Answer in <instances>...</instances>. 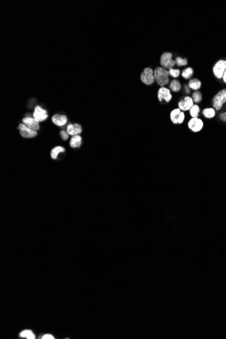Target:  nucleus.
<instances>
[{
	"mask_svg": "<svg viewBox=\"0 0 226 339\" xmlns=\"http://www.w3.org/2000/svg\"><path fill=\"white\" fill-rule=\"evenodd\" d=\"M158 98L160 102H162L163 99H165L166 102H169L172 99V95L171 94L170 89L161 87L158 89Z\"/></svg>",
	"mask_w": 226,
	"mask_h": 339,
	"instance_id": "nucleus-10",
	"label": "nucleus"
},
{
	"mask_svg": "<svg viewBox=\"0 0 226 339\" xmlns=\"http://www.w3.org/2000/svg\"><path fill=\"white\" fill-rule=\"evenodd\" d=\"M141 81L146 85L154 84L155 81L154 71L150 68H146L141 74Z\"/></svg>",
	"mask_w": 226,
	"mask_h": 339,
	"instance_id": "nucleus-4",
	"label": "nucleus"
},
{
	"mask_svg": "<svg viewBox=\"0 0 226 339\" xmlns=\"http://www.w3.org/2000/svg\"><path fill=\"white\" fill-rule=\"evenodd\" d=\"M64 151H65L64 148L62 147V146H56V147L52 150L51 157L53 159H56V158H57L60 153H61V152H64Z\"/></svg>",
	"mask_w": 226,
	"mask_h": 339,
	"instance_id": "nucleus-19",
	"label": "nucleus"
},
{
	"mask_svg": "<svg viewBox=\"0 0 226 339\" xmlns=\"http://www.w3.org/2000/svg\"><path fill=\"white\" fill-rule=\"evenodd\" d=\"M202 115H204V117L207 119H212L216 115L215 109L213 108H207L203 110L202 111Z\"/></svg>",
	"mask_w": 226,
	"mask_h": 339,
	"instance_id": "nucleus-16",
	"label": "nucleus"
},
{
	"mask_svg": "<svg viewBox=\"0 0 226 339\" xmlns=\"http://www.w3.org/2000/svg\"><path fill=\"white\" fill-rule=\"evenodd\" d=\"M60 135H61V137H62V139H64V140H66V139H67L68 138V133L66 131H61Z\"/></svg>",
	"mask_w": 226,
	"mask_h": 339,
	"instance_id": "nucleus-27",
	"label": "nucleus"
},
{
	"mask_svg": "<svg viewBox=\"0 0 226 339\" xmlns=\"http://www.w3.org/2000/svg\"><path fill=\"white\" fill-rule=\"evenodd\" d=\"M181 110L179 108H175L173 111H172L170 114V118L171 121L174 124H177V120L179 115L181 112Z\"/></svg>",
	"mask_w": 226,
	"mask_h": 339,
	"instance_id": "nucleus-18",
	"label": "nucleus"
},
{
	"mask_svg": "<svg viewBox=\"0 0 226 339\" xmlns=\"http://www.w3.org/2000/svg\"><path fill=\"white\" fill-rule=\"evenodd\" d=\"M219 118L221 120L224 122H226V112H222L221 114L219 115Z\"/></svg>",
	"mask_w": 226,
	"mask_h": 339,
	"instance_id": "nucleus-28",
	"label": "nucleus"
},
{
	"mask_svg": "<svg viewBox=\"0 0 226 339\" xmlns=\"http://www.w3.org/2000/svg\"><path fill=\"white\" fill-rule=\"evenodd\" d=\"M66 132L72 136L79 135L81 132V127L78 124H70L66 129Z\"/></svg>",
	"mask_w": 226,
	"mask_h": 339,
	"instance_id": "nucleus-12",
	"label": "nucleus"
},
{
	"mask_svg": "<svg viewBox=\"0 0 226 339\" xmlns=\"http://www.w3.org/2000/svg\"><path fill=\"white\" fill-rule=\"evenodd\" d=\"M192 98L196 103H200L202 101V94L199 91L194 92L192 95Z\"/></svg>",
	"mask_w": 226,
	"mask_h": 339,
	"instance_id": "nucleus-22",
	"label": "nucleus"
},
{
	"mask_svg": "<svg viewBox=\"0 0 226 339\" xmlns=\"http://www.w3.org/2000/svg\"><path fill=\"white\" fill-rule=\"evenodd\" d=\"M18 128L20 129V134H21V135L23 138H32L35 137L37 134L36 131L28 127L27 126L25 125L24 123L20 124Z\"/></svg>",
	"mask_w": 226,
	"mask_h": 339,
	"instance_id": "nucleus-7",
	"label": "nucleus"
},
{
	"mask_svg": "<svg viewBox=\"0 0 226 339\" xmlns=\"http://www.w3.org/2000/svg\"><path fill=\"white\" fill-rule=\"evenodd\" d=\"M223 80H224V81L226 84V71H225L224 74V76H223Z\"/></svg>",
	"mask_w": 226,
	"mask_h": 339,
	"instance_id": "nucleus-30",
	"label": "nucleus"
},
{
	"mask_svg": "<svg viewBox=\"0 0 226 339\" xmlns=\"http://www.w3.org/2000/svg\"><path fill=\"white\" fill-rule=\"evenodd\" d=\"M154 75L156 81L161 87L169 84V73L167 69L162 67H157L154 71Z\"/></svg>",
	"mask_w": 226,
	"mask_h": 339,
	"instance_id": "nucleus-1",
	"label": "nucleus"
},
{
	"mask_svg": "<svg viewBox=\"0 0 226 339\" xmlns=\"http://www.w3.org/2000/svg\"><path fill=\"white\" fill-rule=\"evenodd\" d=\"M43 339H54V337L51 334H45L44 337H42Z\"/></svg>",
	"mask_w": 226,
	"mask_h": 339,
	"instance_id": "nucleus-29",
	"label": "nucleus"
},
{
	"mask_svg": "<svg viewBox=\"0 0 226 339\" xmlns=\"http://www.w3.org/2000/svg\"><path fill=\"white\" fill-rule=\"evenodd\" d=\"M48 117V113L45 110L39 106H36L34 112H33V118H35L38 122H41L45 121Z\"/></svg>",
	"mask_w": 226,
	"mask_h": 339,
	"instance_id": "nucleus-9",
	"label": "nucleus"
},
{
	"mask_svg": "<svg viewBox=\"0 0 226 339\" xmlns=\"http://www.w3.org/2000/svg\"><path fill=\"white\" fill-rule=\"evenodd\" d=\"M181 88V86L180 82H179L178 80H177V79H173V80L171 81L170 85H169V89H170V90L174 92H178L179 91H180Z\"/></svg>",
	"mask_w": 226,
	"mask_h": 339,
	"instance_id": "nucleus-15",
	"label": "nucleus"
},
{
	"mask_svg": "<svg viewBox=\"0 0 226 339\" xmlns=\"http://www.w3.org/2000/svg\"><path fill=\"white\" fill-rule=\"evenodd\" d=\"M169 73L173 77L176 78L178 77L180 75V71H179V69H173L171 68L169 70Z\"/></svg>",
	"mask_w": 226,
	"mask_h": 339,
	"instance_id": "nucleus-25",
	"label": "nucleus"
},
{
	"mask_svg": "<svg viewBox=\"0 0 226 339\" xmlns=\"http://www.w3.org/2000/svg\"><path fill=\"white\" fill-rule=\"evenodd\" d=\"M20 336H21V337H24V338H29V339H34L35 338V335L33 334V332L31 331L30 330H24L22 331L21 334H20Z\"/></svg>",
	"mask_w": 226,
	"mask_h": 339,
	"instance_id": "nucleus-23",
	"label": "nucleus"
},
{
	"mask_svg": "<svg viewBox=\"0 0 226 339\" xmlns=\"http://www.w3.org/2000/svg\"><path fill=\"white\" fill-rule=\"evenodd\" d=\"M52 121L54 123L58 126H64L67 122V118L64 115H55L53 116Z\"/></svg>",
	"mask_w": 226,
	"mask_h": 339,
	"instance_id": "nucleus-13",
	"label": "nucleus"
},
{
	"mask_svg": "<svg viewBox=\"0 0 226 339\" xmlns=\"http://www.w3.org/2000/svg\"><path fill=\"white\" fill-rule=\"evenodd\" d=\"M212 71H213V73L216 77L218 79H222L224 72L226 71V60H221L217 63H215Z\"/></svg>",
	"mask_w": 226,
	"mask_h": 339,
	"instance_id": "nucleus-5",
	"label": "nucleus"
},
{
	"mask_svg": "<svg viewBox=\"0 0 226 339\" xmlns=\"http://www.w3.org/2000/svg\"><path fill=\"white\" fill-rule=\"evenodd\" d=\"M184 119H185V114L184 112L181 111L180 112V114H179V117H178V120H177V123L178 124H181L184 121Z\"/></svg>",
	"mask_w": 226,
	"mask_h": 339,
	"instance_id": "nucleus-26",
	"label": "nucleus"
},
{
	"mask_svg": "<svg viewBox=\"0 0 226 339\" xmlns=\"http://www.w3.org/2000/svg\"><path fill=\"white\" fill-rule=\"evenodd\" d=\"M188 128L193 132H199L203 128L204 123L201 119L192 118L188 123Z\"/></svg>",
	"mask_w": 226,
	"mask_h": 339,
	"instance_id": "nucleus-6",
	"label": "nucleus"
},
{
	"mask_svg": "<svg viewBox=\"0 0 226 339\" xmlns=\"http://www.w3.org/2000/svg\"><path fill=\"white\" fill-rule=\"evenodd\" d=\"M175 64L179 66H185L188 64V60L186 58H182L181 57H177L175 59Z\"/></svg>",
	"mask_w": 226,
	"mask_h": 339,
	"instance_id": "nucleus-24",
	"label": "nucleus"
},
{
	"mask_svg": "<svg viewBox=\"0 0 226 339\" xmlns=\"http://www.w3.org/2000/svg\"><path fill=\"white\" fill-rule=\"evenodd\" d=\"M226 102V89H222L216 94L212 100V104L215 111H219Z\"/></svg>",
	"mask_w": 226,
	"mask_h": 339,
	"instance_id": "nucleus-2",
	"label": "nucleus"
},
{
	"mask_svg": "<svg viewBox=\"0 0 226 339\" xmlns=\"http://www.w3.org/2000/svg\"><path fill=\"white\" fill-rule=\"evenodd\" d=\"M22 122L28 127L31 128V129H33V130L36 131L39 129V122L35 118L25 117L22 119Z\"/></svg>",
	"mask_w": 226,
	"mask_h": 339,
	"instance_id": "nucleus-11",
	"label": "nucleus"
},
{
	"mask_svg": "<svg viewBox=\"0 0 226 339\" xmlns=\"http://www.w3.org/2000/svg\"><path fill=\"white\" fill-rule=\"evenodd\" d=\"M81 144V137L80 135H77L72 136L71 141H70V146L72 148H79L80 147Z\"/></svg>",
	"mask_w": 226,
	"mask_h": 339,
	"instance_id": "nucleus-14",
	"label": "nucleus"
},
{
	"mask_svg": "<svg viewBox=\"0 0 226 339\" xmlns=\"http://www.w3.org/2000/svg\"><path fill=\"white\" fill-rule=\"evenodd\" d=\"M193 73H194V70L190 67H188L183 71V72H181V75L184 79H188L192 77V76L193 75Z\"/></svg>",
	"mask_w": 226,
	"mask_h": 339,
	"instance_id": "nucleus-21",
	"label": "nucleus"
},
{
	"mask_svg": "<svg viewBox=\"0 0 226 339\" xmlns=\"http://www.w3.org/2000/svg\"><path fill=\"white\" fill-rule=\"evenodd\" d=\"M161 64L162 68L165 69H170L175 64V60L172 59V54L171 52H165L161 56Z\"/></svg>",
	"mask_w": 226,
	"mask_h": 339,
	"instance_id": "nucleus-3",
	"label": "nucleus"
},
{
	"mask_svg": "<svg viewBox=\"0 0 226 339\" xmlns=\"http://www.w3.org/2000/svg\"><path fill=\"white\" fill-rule=\"evenodd\" d=\"M194 105V101L193 99L190 96H185V97L181 99V100L178 103L179 108L183 111H190V108Z\"/></svg>",
	"mask_w": 226,
	"mask_h": 339,
	"instance_id": "nucleus-8",
	"label": "nucleus"
},
{
	"mask_svg": "<svg viewBox=\"0 0 226 339\" xmlns=\"http://www.w3.org/2000/svg\"><path fill=\"white\" fill-rule=\"evenodd\" d=\"M189 87L194 90H198L201 87V82L198 79H192L189 81Z\"/></svg>",
	"mask_w": 226,
	"mask_h": 339,
	"instance_id": "nucleus-17",
	"label": "nucleus"
},
{
	"mask_svg": "<svg viewBox=\"0 0 226 339\" xmlns=\"http://www.w3.org/2000/svg\"><path fill=\"white\" fill-rule=\"evenodd\" d=\"M200 112V107L197 104H194L190 110V115L192 118H198Z\"/></svg>",
	"mask_w": 226,
	"mask_h": 339,
	"instance_id": "nucleus-20",
	"label": "nucleus"
}]
</instances>
